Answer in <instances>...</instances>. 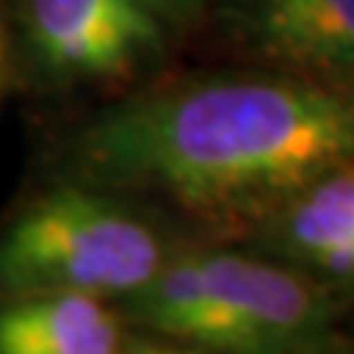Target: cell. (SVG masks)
Instances as JSON below:
<instances>
[{"mask_svg": "<svg viewBox=\"0 0 354 354\" xmlns=\"http://www.w3.org/2000/svg\"><path fill=\"white\" fill-rule=\"evenodd\" d=\"M354 162V95L290 77H213L136 97L88 127L77 165L209 225L274 216Z\"/></svg>", "mask_w": 354, "mask_h": 354, "instance_id": "1", "label": "cell"}, {"mask_svg": "<svg viewBox=\"0 0 354 354\" xmlns=\"http://www.w3.org/2000/svg\"><path fill=\"white\" fill-rule=\"evenodd\" d=\"M127 301L145 328L213 354H301L330 322L319 281L225 251L165 260Z\"/></svg>", "mask_w": 354, "mask_h": 354, "instance_id": "2", "label": "cell"}, {"mask_svg": "<svg viewBox=\"0 0 354 354\" xmlns=\"http://www.w3.org/2000/svg\"><path fill=\"white\" fill-rule=\"evenodd\" d=\"M165 266L148 221L86 186L32 201L0 236V292L130 298Z\"/></svg>", "mask_w": 354, "mask_h": 354, "instance_id": "3", "label": "cell"}, {"mask_svg": "<svg viewBox=\"0 0 354 354\" xmlns=\"http://www.w3.org/2000/svg\"><path fill=\"white\" fill-rule=\"evenodd\" d=\"M27 32L44 68L62 77H121L160 48L153 0H27Z\"/></svg>", "mask_w": 354, "mask_h": 354, "instance_id": "4", "label": "cell"}, {"mask_svg": "<svg viewBox=\"0 0 354 354\" xmlns=\"http://www.w3.org/2000/svg\"><path fill=\"white\" fill-rule=\"evenodd\" d=\"M283 257L328 281H354V162L325 174L272 216Z\"/></svg>", "mask_w": 354, "mask_h": 354, "instance_id": "5", "label": "cell"}, {"mask_svg": "<svg viewBox=\"0 0 354 354\" xmlns=\"http://www.w3.org/2000/svg\"><path fill=\"white\" fill-rule=\"evenodd\" d=\"M115 310L95 295H24L0 304V354H124Z\"/></svg>", "mask_w": 354, "mask_h": 354, "instance_id": "6", "label": "cell"}, {"mask_svg": "<svg viewBox=\"0 0 354 354\" xmlns=\"http://www.w3.org/2000/svg\"><path fill=\"white\" fill-rule=\"evenodd\" d=\"M251 30L278 59L354 74V0H254Z\"/></svg>", "mask_w": 354, "mask_h": 354, "instance_id": "7", "label": "cell"}, {"mask_svg": "<svg viewBox=\"0 0 354 354\" xmlns=\"http://www.w3.org/2000/svg\"><path fill=\"white\" fill-rule=\"evenodd\" d=\"M124 354H213V351H204V348H195V346H160V342H136V346H127Z\"/></svg>", "mask_w": 354, "mask_h": 354, "instance_id": "8", "label": "cell"}, {"mask_svg": "<svg viewBox=\"0 0 354 354\" xmlns=\"http://www.w3.org/2000/svg\"><path fill=\"white\" fill-rule=\"evenodd\" d=\"M157 3V9L162 6H169V9H189V6H195V3H201V0H153Z\"/></svg>", "mask_w": 354, "mask_h": 354, "instance_id": "9", "label": "cell"}]
</instances>
